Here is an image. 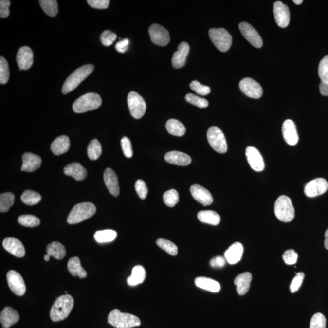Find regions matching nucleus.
I'll return each instance as SVG.
<instances>
[{
	"instance_id": "f257e3e1",
	"label": "nucleus",
	"mask_w": 328,
	"mask_h": 328,
	"mask_svg": "<svg viewBox=\"0 0 328 328\" xmlns=\"http://www.w3.org/2000/svg\"><path fill=\"white\" fill-rule=\"evenodd\" d=\"M74 303V301L72 296L68 294L60 296L56 299L51 308V319L53 322H57L67 319L72 312Z\"/></svg>"
},
{
	"instance_id": "f03ea898",
	"label": "nucleus",
	"mask_w": 328,
	"mask_h": 328,
	"mask_svg": "<svg viewBox=\"0 0 328 328\" xmlns=\"http://www.w3.org/2000/svg\"><path fill=\"white\" fill-rule=\"evenodd\" d=\"M108 323L117 328H130L141 325V320L138 317L128 313H122L115 309L109 313Z\"/></svg>"
},
{
	"instance_id": "7ed1b4c3",
	"label": "nucleus",
	"mask_w": 328,
	"mask_h": 328,
	"mask_svg": "<svg viewBox=\"0 0 328 328\" xmlns=\"http://www.w3.org/2000/svg\"><path fill=\"white\" fill-rule=\"evenodd\" d=\"M92 65H86L78 68L67 78L62 87L63 94H67L73 91L85 80L94 71Z\"/></svg>"
},
{
	"instance_id": "20e7f679",
	"label": "nucleus",
	"mask_w": 328,
	"mask_h": 328,
	"mask_svg": "<svg viewBox=\"0 0 328 328\" xmlns=\"http://www.w3.org/2000/svg\"><path fill=\"white\" fill-rule=\"evenodd\" d=\"M96 207L91 202H82L75 205L68 215V223L75 224L90 219L95 214Z\"/></svg>"
},
{
	"instance_id": "39448f33",
	"label": "nucleus",
	"mask_w": 328,
	"mask_h": 328,
	"mask_svg": "<svg viewBox=\"0 0 328 328\" xmlns=\"http://www.w3.org/2000/svg\"><path fill=\"white\" fill-rule=\"evenodd\" d=\"M274 212L276 218L281 221L289 222L294 219V207L292 200L287 196L281 195L276 200Z\"/></svg>"
},
{
	"instance_id": "423d86ee",
	"label": "nucleus",
	"mask_w": 328,
	"mask_h": 328,
	"mask_svg": "<svg viewBox=\"0 0 328 328\" xmlns=\"http://www.w3.org/2000/svg\"><path fill=\"white\" fill-rule=\"evenodd\" d=\"M101 104L102 99L99 94L88 93L75 100L73 109L76 113H83L99 109Z\"/></svg>"
},
{
	"instance_id": "0eeeda50",
	"label": "nucleus",
	"mask_w": 328,
	"mask_h": 328,
	"mask_svg": "<svg viewBox=\"0 0 328 328\" xmlns=\"http://www.w3.org/2000/svg\"><path fill=\"white\" fill-rule=\"evenodd\" d=\"M210 40L218 50L226 52L231 48L232 37L229 32L224 28H212L209 32Z\"/></svg>"
},
{
	"instance_id": "6e6552de",
	"label": "nucleus",
	"mask_w": 328,
	"mask_h": 328,
	"mask_svg": "<svg viewBox=\"0 0 328 328\" xmlns=\"http://www.w3.org/2000/svg\"><path fill=\"white\" fill-rule=\"evenodd\" d=\"M207 137L210 146L219 153L227 152V144L222 131L217 127H211L208 129Z\"/></svg>"
},
{
	"instance_id": "1a4fd4ad",
	"label": "nucleus",
	"mask_w": 328,
	"mask_h": 328,
	"mask_svg": "<svg viewBox=\"0 0 328 328\" xmlns=\"http://www.w3.org/2000/svg\"><path fill=\"white\" fill-rule=\"evenodd\" d=\"M128 105L131 116L136 119L143 117L146 111V104L143 97L138 93L132 91L128 95Z\"/></svg>"
},
{
	"instance_id": "9d476101",
	"label": "nucleus",
	"mask_w": 328,
	"mask_h": 328,
	"mask_svg": "<svg viewBox=\"0 0 328 328\" xmlns=\"http://www.w3.org/2000/svg\"><path fill=\"white\" fill-rule=\"evenodd\" d=\"M239 87L244 94L252 99H259L263 95L261 85L251 78H244L241 80L239 83Z\"/></svg>"
},
{
	"instance_id": "9b49d317",
	"label": "nucleus",
	"mask_w": 328,
	"mask_h": 328,
	"mask_svg": "<svg viewBox=\"0 0 328 328\" xmlns=\"http://www.w3.org/2000/svg\"><path fill=\"white\" fill-rule=\"evenodd\" d=\"M148 32L151 41L155 45L165 46L170 42V34L168 31L160 24H152L149 28Z\"/></svg>"
},
{
	"instance_id": "f8f14e48",
	"label": "nucleus",
	"mask_w": 328,
	"mask_h": 328,
	"mask_svg": "<svg viewBox=\"0 0 328 328\" xmlns=\"http://www.w3.org/2000/svg\"><path fill=\"white\" fill-rule=\"evenodd\" d=\"M328 188L327 181L324 178H319L310 181L305 185V193L308 197L314 198L324 194Z\"/></svg>"
},
{
	"instance_id": "ddd939ff",
	"label": "nucleus",
	"mask_w": 328,
	"mask_h": 328,
	"mask_svg": "<svg viewBox=\"0 0 328 328\" xmlns=\"http://www.w3.org/2000/svg\"><path fill=\"white\" fill-rule=\"evenodd\" d=\"M9 287L15 294L22 296L26 292V288L23 277L17 272L11 270L7 273Z\"/></svg>"
},
{
	"instance_id": "4468645a",
	"label": "nucleus",
	"mask_w": 328,
	"mask_h": 328,
	"mask_svg": "<svg viewBox=\"0 0 328 328\" xmlns=\"http://www.w3.org/2000/svg\"><path fill=\"white\" fill-rule=\"evenodd\" d=\"M274 18L280 28H286L290 22V12L288 7L282 2L276 1L273 4Z\"/></svg>"
},
{
	"instance_id": "2eb2a0df",
	"label": "nucleus",
	"mask_w": 328,
	"mask_h": 328,
	"mask_svg": "<svg viewBox=\"0 0 328 328\" xmlns=\"http://www.w3.org/2000/svg\"><path fill=\"white\" fill-rule=\"evenodd\" d=\"M239 30L243 34L244 37L249 41L252 45L257 48H260L263 46V40L256 29L246 22H241L239 25Z\"/></svg>"
},
{
	"instance_id": "dca6fc26",
	"label": "nucleus",
	"mask_w": 328,
	"mask_h": 328,
	"mask_svg": "<svg viewBox=\"0 0 328 328\" xmlns=\"http://www.w3.org/2000/svg\"><path fill=\"white\" fill-rule=\"evenodd\" d=\"M246 156L251 167L256 171L264 170L265 165L263 157L259 151L254 146H247L246 149Z\"/></svg>"
},
{
	"instance_id": "f3484780",
	"label": "nucleus",
	"mask_w": 328,
	"mask_h": 328,
	"mask_svg": "<svg viewBox=\"0 0 328 328\" xmlns=\"http://www.w3.org/2000/svg\"><path fill=\"white\" fill-rule=\"evenodd\" d=\"M190 192L193 198L204 206H207L212 204L214 200L211 193L202 186L198 184L191 186Z\"/></svg>"
},
{
	"instance_id": "a211bd4d",
	"label": "nucleus",
	"mask_w": 328,
	"mask_h": 328,
	"mask_svg": "<svg viewBox=\"0 0 328 328\" xmlns=\"http://www.w3.org/2000/svg\"><path fill=\"white\" fill-rule=\"evenodd\" d=\"M282 133L286 143L290 146L297 145L299 138L294 122L292 120H286L283 124Z\"/></svg>"
},
{
	"instance_id": "6ab92c4d",
	"label": "nucleus",
	"mask_w": 328,
	"mask_h": 328,
	"mask_svg": "<svg viewBox=\"0 0 328 328\" xmlns=\"http://www.w3.org/2000/svg\"><path fill=\"white\" fill-rule=\"evenodd\" d=\"M17 62L19 70H29L33 64V53L30 48L23 46L17 54Z\"/></svg>"
},
{
	"instance_id": "aec40b11",
	"label": "nucleus",
	"mask_w": 328,
	"mask_h": 328,
	"mask_svg": "<svg viewBox=\"0 0 328 328\" xmlns=\"http://www.w3.org/2000/svg\"><path fill=\"white\" fill-rule=\"evenodd\" d=\"M2 246L10 254L18 258H22L25 255V249L23 244L18 239L7 238L2 242Z\"/></svg>"
},
{
	"instance_id": "412c9836",
	"label": "nucleus",
	"mask_w": 328,
	"mask_h": 328,
	"mask_svg": "<svg viewBox=\"0 0 328 328\" xmlns=\"http://www.w3.org/2000/svg\"><path fill=\"white\" fill-rule=\"evenodd\" d=\"M190 47L187 43L182 42L178 46V50L176 51L172 57L173 67L176 69L184 67L187 55L189 53Z\"/></svg>"
},
{
	"instance_id": "4be33fe9",
	"label": "nucleus",
	"mask_w": 328,
	"mask_h": 328,
	"mask_svg": "<svg viewBox=\"0 0 328 328\" xmlns=\"http://www.w3.org/2000/svg\"><path fill=\"white\" fill-rule=\"evenodd\" d=\"M104 179L108 190L111 194L117 197L120 193L118 179L116 174L111 168H108L104 174Z\"/></svg>"
},
{
	"instance_id": "5701e85b",
	"label": "nucleus",
	"mask_w": 328,
	"mask_h": 328,
	"mask_svg": "<svg viewBox=\"0 0 328 328\" xmlns=\"http://www.w3.org/2000/svg\"><path fill=\"white\" fill-rule=\"evenodd\" d=\"M23 165L21 170L26 172H33L40 167L41 159L40 156L32 153H25L23 155Z\"/></svg>"
},
{
	"instance_id": "b1692460",
	"label": "nucleus",
	"mask_w": 328,
	"mask_h": 328,
	"mask_svg": "<svg viewBox=\"0 0 328 328\" xmlns=\"http://www.w3.org/2000/svg\"><path fill=\"white\" fill-rule=\"evenodd\" d=\"M244 248L239 242L232 244L224 254L225 258L230 264L238 263L243 256Z\"/></svg>"
},
{
	"instance_id": "393cba45",
	"label": "nucleus",
	"mask_w": 328,
	"mask_h": 328,
	"mask_svg": "<svg viewBox=\"0 0 328 328\" xmlns=\"http://www.w3.org/2000/svg\"><path fill=\"white\" fill-rule=\"evenodd\" d=\"M19 315L17 310L11 307H5L0 315V322L2 328H9L18 321Z\"/></svg>"
},
{
	"instance_id": "a878e982",
	"label": "nucleus",
	"mask_w": 328,
	"mask_h": 328,
	"mask_svg": "<svg viewBox=\"0 0 328 328\" xmlns=\"http://www.w3.org/2000/svg\"><path fill=\"white\" fill-rule=\"evenodd\" d=\"M165 160L168 163L180 166L188 165L192 162V159L187 154L178 151L166 153Z\"/></svg>"
},
{
	"instance_id": "bb28decb",
	"label": "nucleus",
	"mask_w": 328,
	"mask_h": 328,
	"mask_svg": "<svg viewBox=\"0 0 328 328\" xmlns=\"http://www.w3.org/2000/svg\"><path fill=\"white\" fill-rule=\"evenodd\" d=\"M252 280V274L246 272L237 276L234 284L237 286V291L239 295H244L248 292Z\"/></svg>"
},
{
	"instance_id": "cd10ccee",
	"label": "nucleus",
	"mask_w": 328,
	"mask_h": 328,
	"mask_svg": "<svg viewBox=\"0 0 328 328\" xmlns=\"http://www.w3.org/2000/svg\"><path fill=\"white\" fill-rule=\"evenodd\" d=\"M65 175L72 176L76 181L85 180L87 175V171L81 164L73 163L68 164L64 168Z\"/></svg>"
},
{
	"instance_id": "c85d7f7f",
	"label": "nucleus",
	"mask_w": 328,
	"mask_h": 328,
	"mask_svg": "<svg viewBox=\"0 0 328 328\" xmlns=\"http://www.w3.org/2000/svg\"><path fill=\"white\" fill-rule=\"evenodd\" d=\"M70 148V139L67 136L58 137L51 146V151L55 155H60L67 153Z\"/></svg>"
},
{
	"instance_id": "c756f323",
	"label": "nucleus",
	"mask_w": 328,
	"mask_h": 328,
	"mask_svg": "<svg viewBox=\"0 0 328 328\" xmlns=\"http://www.w3.org/2000/svg\"><path fill=\"white\" fill-rule=\"evenodd\" d=\"M195 284L198 288L212 292H218L221 290V286L218 281L204 276H200L196 278Z\"/></svg>"
},
{
	"instance_id": "7c9ffc66",
	"label": "nucleus",
	"mask_w": 328,
	"mask_h": 328,
	"mask_svg": "<svg viewBox=\"0 0 328 328\" xmlns=\"http://www.w3.org/2000/svg\"><path fill=\"white\" fill-rule=\"evenodd\" d=\"M146 278L145 268L141 265L134 266L131 275L127 278V283L130 286H135L143 283Z\"/></svg>"
},
{
	"instance_id": "2f4dec72",
	"label": "nucleus",
	"mask_w": 328,
	"mask_h": 328,
	"mask_svg": "<svg viewBox=\"0 0 328 328\" xmlns=\"http://www.w3.org/2000/svg\"><path fill=\"white\" fill-rule=\"evenodd\" d=\"M198 219L203 223L217 226L221 221V217L219 214L213 210H202L198 213Z\"/></svg>"
},
{
	"instance_id": "473e14b6",
	"label": "nucleus",
	"mask_w": 328,
	"mask_h": 328,
	"mask_svg": "<svg viewBox=\"0 0 328 328\" xmlns=\"http://www.w3.org/2000/svg\"><path fill=\"white\" fill-rule=\"evenodd\" d=\"M68 269L70 273L74 276H79L80 278L87 277V272L83 269L80 264V259L77 256L70 258L68 262Z\"/></svg>"
},
{
	"instance_id": "72a5a7b5",
	"label": "nucleus",
	"mask_w": 328,
	"mask_h": 328,
	"mask_svg": "<svg viewBox=\"0 0 328 328\" xmlns=\"http://www.w3.org/2000/svg\"><path fill=\"white\" fill-rule=\"evenodd\" d=\"M46 249L47 254L57 259H63L67 254L65 246L57 241L49 244Z\"/></svg>"
},
{
	"instance_id": "f704fd0d",
	"label": "nucleus",
	"mask_w": 328,
	"mask_h": 328,
	"mask_svg": "<svg viewBox=\"0 0 328 328\" xmlns=\"http://www.w3.org/2000/svg\"><path fill=\"white\" fill-rule=\"evenodd\" d=\"M166 129L171 135L182 136L186 131L185 127L180 121L176 119L168 120L166 123Z\"/></svg>"
},
{
	"instance_id": "c9c22d12",
	"label": "nucleus",
	"mask_w": 328,
	"mask_h": 328,
	"mask_svg": "<svg viewBox=\"0 0 328 328\" xmlns=\"http://www.w3.org/2000/svg\"><path fill=\"white\" fill-rule=\"evenodd\" d=\"M94 237L97 243H109L116 238L117 232L111 229L104 230L95 232Z\"/></svg>"
},
{
	"instance_id": "e433bc0d",
	"label": "nucleus",
	"mask_w": 328,
	"mask_h": 328,
	"mask_svg": "<svg viewBox=\"0 0 328 328\" xmlns=\"http://www.w3.org/2000/svg\"><path fill=\"white\" fill-rule=\"evenodd\" d=\"M22 202L28 205L37 204L41 200V197L38 193L33 190L24 191L21 197Z\"/></svg>"
},
{
	"instance_id": "4c0bfd02",
	"label": "nucleus",
	"mask_w": 328,
	"mask_h": 328,
	"mask_svg": "<svg viewBox=\"0 0 328 328\" xmlns=\"http://www.w3.org/2000/svg\"><path fill=\"white\" fill-rule=\"evenodd\" d=\"M87 154L91 160H97L102 154V146L97 139H93L88 146Z\"/></svg>"
},
{
	"instance_id": "58836bf2",
	"label": "nucleus",
	"mask_w": 328,
	"mask_h": 328,
	"mask_svg": "<svg viewBox=\"0 0 328 328\" xmlns=\"http://www.w3.org/2000/svg\"><path fill=\"white\" fill-rule=\"evenodd\" d=\"M41 8L48 16L55 17L58 13V4L55 0H40Z\"/></svg>"
},
{
	"instance_id": "ea45409f",
	"label": "nucleus",
	"mask_w": 328,
	"mask_h": 328,
	"mask_svg": "<svg viewBox=\"0 0 328 328\" xmlns=\"http://www.w3.org/2000/svg\"><path fill=\"white\" fill-rule=\"evenodd\" d=\"M15 200V196L12 193L7 192L2 193L0 195V212H7L10 207L13 205Z\"/></svg>"
},
{
	"instance_id": "a19ab883",
	"label": "nucleus",
	"mask_w": 328,
	"mask_h": 328,
	"mask_svg": "<svg viewBox=\"0 0 328 328\" xmlns=\"http://www.w3.org/2000/svg\"><path fill=\"white\" fill-rule=\"evenodd\" d=\"M156 244L161 249L165 251L166 253L172 256H176L178 254V247L172 242L167 239L160 238L156 241Z\"/></svg>"
},
{
	"instance_id": "79ce46f5",
	"label": "nucleus",
	"mask_w": 328,
	"mask_h": 328,
	"mask_svg": "<svg viewBox=\"0 0 328 328\" xmlns=\"http://www.w3.org/2000/svg\"><path fill=\"white\" fill-rule=\"evenodd\" d=\"M164 203L170 207H173L179 202V193L175 189H171L164 193L163 195Z\"/></svg>"
},
{
	"instance_id": "37998d69",
	"label": "nucleus",
	"mask_w": 328,
	"mask_h": 328,
	"mask_svg": "<svg viewBox=\"0 0 328 328\" xmlns=\"http://www.w3.org/2000/svg\"><path fill=\"white\" fill-rule=\"evenodd\" d=\"M18 221L22 226L29 227H36L40 223V220L32 215H21L18 218Z\"/></svg>"
},
{
	"instance_id": "c03bdc74",
	"label": "nucleus",
	"mask_w": 328,
	"mask_h": 328,
	"mask_svg": "<svg viewBox=\"0 0 328 328\" xmlns=\"http://www.w3.org/2000/svg\"><path fill=\"white\" fill-rule=\"evenodd\" d=\"M9 79L8 63L3 57H0V83L6 84Z\"/></svg>"
},
{
	"instance_id": "a18cd8bd",
	"label": "nucleus",
	"mask_w": 328,
	"mask_h": 328,
	"mask_svg": "<svg viewBox=\"0 0 328 328\" xmlns=\"http://www.w3.org/2000/svg\"><path fill=\"white\" fill-rule=\"evenodd\" d=\"M185 100L190 104L195 105L201 109H204L209 106V102L204 98L200 97L193 94H187L185 96Z\"/></svg>"
},
{
	"instance_id": "49530a36",
	"label": "nucleus",
	"mask_w": 328,
	"mask_h": 328,
	"mask_svg": "<svg viewBox=\"0 0 328 328\" xmlns=\"http://www.w3.org/2000/svg\"><path fill=\"white\" fill-rule=\"evenodd\" d=\"M326 324L325 315L322 313H316L310 320V328H326Z\"/></svg>"
},
{
	"instance_id": "de8ad7c7",
	"label": "nucleus",
	"mask_w": 328,
	"mask_h": 328,
	"mask_svg": "<svg viewBox=\"0 0 328 328\" xmlns=\"http://www.w3.org/2000/svg\"><path fill=\"white\" fill-rule=\"evenodd\" d=\"M319 75L322 82L328 84V55L320 61L319 66Z\"/></svg>"
},
{
	"instance_id": "09e8293b",
	"label": "nucleus",
	"mask_w": 328,
	"mask_h": 328,
	"mask_svg": "<svg viewBox=\"0 0 328 328\" xmlns=\"http://www.w3.org/2000/svg\"><path fill=\"white\" fill-rule=\"evenodd\" d=\"M190 87L191 89L194 91L197 94L200 95H206L210 92V88L207 86L203 85L201 83L198 82L197 80H194L190 83Z\"/></svg>"
},
{
	"instance_id": "8fccbe9b",
	"label": "nucleus",
	"mask_w": 328,
	"mask_h": 328,
	"mask_svg": "<svg viewBox=\"0 0 328 328\" xmlns=\"http://www.w3.org/2000/svg\"><path fill=\"white\" fill-rule=\"evenodd\" d=\"M305 273L300 272L296 274L290 285V291L291 293H294L299 290L302 285L303 280L305 278Z\"/></svg>"
},
{
	"instance_id": "3c124183",
	"label": "nucleus",
	"mask_w": 328,
	"mask_h": 328,
	"mask_svg": "<svg viewBox=\"0 0 328 328\" xmlns=\"http://www.w3.org/2000/svg\"><path fill=\"white\" fill-rule=\"evenodd\" d=\"M283 261L288 265H293L297 263L298 254L294 250L289 249L284 252L283 255Z\"/></svg>"
},
{
	"instance_id": "603ef678",
	"label": "nucleus",
	"mask_w": 328,
	"mask_h": 328,
	"mask_svg": "<svg viewBox=\"0 0 328 328\" xmlns=\"http://www.w3.org/2000/svg\"><path fill=\"white\" fill-rule=\"evenodd\" d=\"M116 38V34L110 31L103 32L101 36H100V40H101L103 45L105 46H109L112 45Z\"/></svg>"
},
{
	"instance_id": "864d4df0",
	"label": "nucleus",
	"mask_w": 328,
	"mask_h": 328,
	"mask_svg": "<svg viewBox=\"0 0 328 328\" xmlns=\"http://www.w3.org/2000/svg\"><path fill=\"white\" fill-rule=\"evenodd\" d=\"M135 190L142 200L146 199L148 195V188L146 183L143 180H139L135 183Z\"/></svg>"
},
{
	"instance_id": "5fc2aeb1",
	"label": "nucleus",
	"mask_w": 328,
	"mask_h": 328,
	"mask_svg": "<svg viewBox=\"0 0 328 328\" xmlns=\"http://www.w3.org/2000/svg\"><path fill=\"white\" fill-rule=\"evenodd\" d=\"M121 146L125 156L127 158H131L133 155V148L131 141L127 137H124L121 139Z\"/></svg>"
},
{
	"instance_id": "6e6d98bb",
	"label": "nucleus",
	"mask_w": 328,
	"mask_h": 328,
	"mask_svg": "<svg viewBox=\"0 0 328 328\" xmlns=\"http://www.w3.org/2000/svg\"><path fill=\"white\" fill-rule=\"evenodd\" d=\"M87 2L93 8L105 9L108 8L110 1L109 0H88Z\"/></svg>"
},
{
	"instance_id": "4d7b16f0",
	"label": "nucleus",
	"mask_w": 328,
	"mask_h": 328,
	"mask_svg": "<svg viewBox=\"0 0 328 328\" xmlns=\"http://www.w3.org/2000/svg\"><path fill=\"white\" fill-rule=\"evenodd\" d=\"M10 5H11V1L9 0L0 1V17L1 18H7L9 16Z\"/></svg>"
},
{
	"instance_id": "13d9d810",
	"label": "nucleus",
	"mask_w": 328,
	"mask_h": 328,
	"mask_svg": "<svg viewBox=\"0 0 328 328\" xmlns=\"http://www.w3.org/2000/svg\"><path fill=\"white\" fill-rule=\"evenodd\" d=\"M226 259L222 256H217L210 261V266L213 268H222L226 264Z\"/></svg>"
},
{
	"instance_id": "bf43d9fd",
	"label": "nucleus",
	"mask_w": 328,
	"mask_h": 328,
	"mask_svg": "<svg viewBox=\"0 0 328 328\" xmlns=\"http://www.w3.org/2000/svg\"><path fill=\"white\" fill-rule=\"evenodd\" d=\"M129 43V41L128 39L125 38L123 40L119 41V42H117L115 46L116 50L118 51L119 53H124L126 52V51L128 50V45Z\"/></svg>"
},
{
	"instance_id": "052dcab7",
	"label": "nucleus",
	"mask_w": 328,
	"mask_h": 328,
	"mask_svg": "<svg viewBox=\"0 0 328 328\" xmlns=\"http://www.w3.org/2000/svg\"><path fill=\"white\" fill-rule=\"evenodd\" d=\"M320 92L322 95L324 96H328V83L321 82L319 85Z\"/></svg>"
},
{
	"instance_id": "680f3d73",
	"label": "nucleus",
	"mask_w": 328,
	"mask_h": 328,
	"mask_svg": "<svg viewBox=\"0 0 328 328\" xmlns=\"http://www.w3.org/2000/svg\"><path fill=\"white\" fill-rule=\"evenodd\" d=\"M325 248L328 250V228L327 231L325 232Z\"/></svg>"
},
{
	"instance_id": "e2e57ef3",
	"label": "nucleus",
	"mask_w": 328,
	"mask_h": 328,
	"mask_svg": "<svg viewBox=\"0 0 328 328\" xmlns=\"http://www.w3.org/2000/svg\"><path fill=\"white\" fill-rule=\"evenodd\" d=\"M51 256L50 255L46 254L45 256H44V259L46 261H50Z\"/></svg>"
},
{
	"instance_id": "0e129e2a",
	"label": "nucleus",
	"mask_w": 328,
	"mask_h": 328,
	"mask_svg": "<svg viewBox=\"0 0 328 328\" xmlns=\"http://www.w3.org/2000/svg\"><path fill=\"white\" fill-rule=\"evenodd\" d=\"M293 2L296 4L300 5L302 3L303 1L302 0H293Z\"/></svg>"
}]
</instances>
